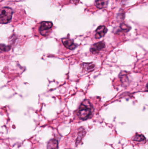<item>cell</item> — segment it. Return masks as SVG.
<instances>
[{
  "label": "cell",
  "instance_id": "obj_3",
  "mask_svg": "<svg viewBox=\"0 0 148 149\" xmlns=\"http://www.w3.org/2000/svg\"><path fill=\"white\" fill-rule=\"evenodd\" d=\"M53 26V24L50 22H43L41 23L39 29V32L42 36L49 35L50 29Z\"/></svg>",
  "mask_w": 148,
  "mask_h": 149
},
{
  "label": "cell",
  "instance_id": "obj_1",
  "mask_svg": "<svg viewBox=\"0 0 148 149\" xmlns=\"http://www.w3.org/2000/svg\"><path fill=\"white\" fill-rule=\"evenodd\" d=\"M94 112V107L89 100L83 101L79 107L77 115L83 120H85L90 118Z\"/></svg>",
  "mask_w": 148,
  "mask_h": 149
},
{
  "label": "cell",
  "instance_id": "obj_14",
  "mask_svg": "<svg viewBox=\"0 0 148 149\" xmlns=\"http://www.w3.org/2000/svg\"><path fill=\"white\" fill-rule=\"evenodd\" d=\"M146 89H147V91H148V81L147 84V86H146Z\"/></svg>",
  "mask_w": 148,
  "mask_h": 149
},
{
  "label": "cell",
  "instance_id": "obj_6",
  "mask_svg": "<svg viewBox=\"0 0 148 149\" xmlns=\"http://www.w3.org/2000/svg\"><path fill=\"white\" fill-rule=\"evenodd\" d=\"M95 38L96 39L101 38L105 36L107 31V29L105 26H100L96 30Z\"/></svg>",
  "mask_w": 148,
  "mask_h": 149
},
{
  "label": "cell",
  "instance_id": "obj_5",
  "mask_svg": "<svg viewBox=\"0 0 148 149\" xmlns=\"http://www.w3.org/2000/svg\"><path fill=\"white\" fill-rule=\"evenodd\" d=\"M63 44L67 49L73 50L76 47V45L73 40L69 38H63L62 39Z\"/></svg>",
  "mask_w": 148,
  "mask_h": 149
},
{
  "label": "cell",
  "instance_id": "obj_7",
  "mask_svg": "<svg viewBox=\"0 0 148 149\" xmlns=\"http://www.w3.org/2000/svg\"><path fill=\"white\" fill-rule=\"evenodd\" d=\"M109 1V0H96V5L98 8H104L107 6Z\"/></svg>",
  "mask_w": 148,
  "mask_h": 149
},
{
  "label": "cell",
  "instance_id": "obj_9",
  "mask_svg": "<svg viewBox=\"0 0 148 149\" xmlns=\"http://www.w3.org/2000/svg\"><path fill=\"white\" fill-rule=\"evenodd\" d=\"M95 65L93 63H87L83 64V67L85 70L88 72H91L95 69Z\"/></svg>",
  "mask_w": 148,
  "mask_h": 149
},
{
  "label": "cell",
  "instance_id": "obj_2",
  "mask_svg": "<svg viewBox=\"0 0 148 149\" xmlns=\"http://www.w3.org/2000/svg\"><path fill=\"white\" fill-rule=\"evenodd\" d=\"M13 11L12 9L8 7H4L1 10L0 23L1 24H6L10 22L12 18Z\"/></svg>",
  "mask_w": 148,
  "mask_h": 149
},
{
  "label": "cell",
  "instance_id": "obj_10",
  "mask_svg": "<svg viewBox=\"0 0 148 149\" xmlns=\"http://www.w3.org/2000/svg\"><path fill=\"white\" fill-rule=\"evenodd\" d=\"M133 140L136 141L142 142L145 140V138L142 135H137L135 136Z\"/></svg>",
  "mask_w": 148,
  "mask_h": 149
},
{
  "label": "cell",
  "instance_id": "obj_12",
  "mask_svg": "<svg viewBox=\"0 0 148 149\" xmlns=\"http://www.w3.org/2000/svg\"><path fill=\"white\" fill-rule=\"evenodd\" d=\"M120 28L123 30L125 31H129L130 29V28L125 24H122L120 25Z\"/></svg>",
  "mask_w": 148,
  "mask_h": 149
},
{
  "label": "cell",
  "instance_id": "obj_8",
  "mask_svg": "<svg viewBox=\"0 0 148 149\" xmlns=\"http://www.w3.org/2000/svg\"><path fill=\"white\" fill-rule=\"evenodd\" d=\"M47 149H58V141L56 139H52L48 143Z\"/></svg>",
  "mask_w": 148,
  "mask_h": 149
},
{
  "label": "cell",
  "instance_id": "obj_13",
  "mask_svg": "<svg viewBox=\"0 0 148 149\" xmlns=\"http://www.w3.org/2000/svg\"><path fill=\"white\" fill-rule=\"evenodd\" d=\"M72 1H73V2L75 4L78 3L79 2V0H72Z\"/></svg>",
  "mask_w": 148,
  "mask_h": 149
},
{
  "label": "cell",
  "instance_id": "obj_4",
  "mask_svg": "<svg viewBox=\"0 0 148 149\" xmlns=\"http://www.w3.org/2000/svg\"><path fill=\"white\" fill-rule=\"evenodd\" d=\"M105 43L103 42H100L94 44L90 48V51L93 54L98 53L105 48Z\"/></svg>",
  "mask_w": 148,
  "mask_h": 149
},
{
  "label": "cell",
  "instance_id": "obj_11",
  "mask_svg": "<svg viewBox=\"0 0 148 149\" xmlns=\"http://www.w3.org/2000/svg\"><path fill=\"white\" fill-rule=\"evenodd\" d=\"M10 47L9 46H6L5 45H1V51L7 52L10 50Z\"/></svg>",
  "mask_w": 148,
  "mask_h": 149
}]
</instances>
